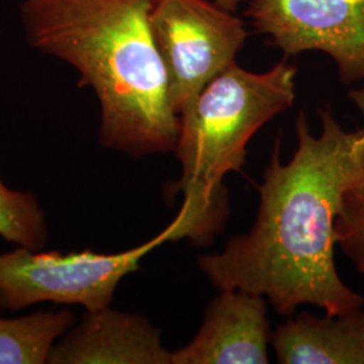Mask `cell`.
<instances>
[{
  "label": "cell",
  "instance_id": "obj_1",
  "mask_svg": "<svg viewBox=\"0 0 364 364\" xmlns=\"http://www.w3.org/2000/svg\"><path fill=\"white\" fill-rule=\"evenodd\" d=\"M318 117L321 132L313 135L306 115L299 112V144L289 162L281 161V142H275L247 234L231 237L218 254L197 258L213 287L263 296L282 316L299 305L338 314L364 304L335 263V223L343 196L364 174V123L344 130L328 105Z\"/></svg>",
  "mask_w": 364,
  "mask_h": 364
},
{
  "label": "cell",
  "instance_id": "obj_2",
  "mask_svg": "<svg viewBox=\"0 0 364 364\" xmlns=\"http://www.w3.org/2000/svg\"><path fill=\"white\" fill-rule=\"evenodd\" d=\"M154 0H23L31 48L73 66L95 92L99 142L127 156L174 153L180 117L150 26Z\"/></svg>",
  "mask_w": 364,
  "mask_h": 364
},
{
  "label": "cell",
  "instance_id": "obj_3",
  "mask_svg": "<svg viewBox=\"0 0 364 364\" xmlns=\"http://www.w3.org/2000/svg\"><path fill=\"white\" fill-rule=\"evenodd\" d=\"M297 68L281 61L255 73L234 64L200 91L180 117L174 154L181 177L166 186V197L182 195L177 242L208 245L230 215L223 180L240 171L247 144L272 119L296 100Z\"/></svg>",
  "mask_w": 364,
  "mask_h": 364
},
{
  "label": "cell",
  "instance_id": "obj_4",
  "mask_svg": "<svg viewBox=\"0 0 364 364\" xmlns=\"http://www.w3.org/2000/svg\"><path fill=\"white\" fill-rule=\"evenodd\" d=\"M177 218L153 239L117 254L91 250L61 254L19 247L0 255V309L21 311L38 302L80 305L88 312L109 308L120 281L166 242H177Z\"/></svg>",
  "mask_w": 364,
  "mask_h": 364
},
{
  "label": "cell",
  "instance_id": "obj_5",
  "mask_svg": "<svg viewBox=\"0 0 364 364\" xmlns=\"http://www.w3.org/2000/svg\"><path fill=\"white\" fill-rule=\"evenodd\" d=\"M150 26L177 115L228 66L248 37L245 22L209 0H154Z\"/></svg>",
  "mask_w": 364,
  "mask_h": 364
},
{
  "label": "cell",
  "instance_id": "obj_6",
  "mask_svg": "<svg viewBox=\"0 0 364 364\" xmlns=\"http://www.w3.org/2000/svg\"><path fill=\"white\" fill-rule=\"evenodd\" d=\"M246 15L287 57L326 53L344 84L364 87V0H252Z\"/></svg>",
  "mask_w": 364,
  "mask_h": 364
},
{
  "label": "cell",
  "instance_id": "obj_7",
  "mask_svg": "<svg viewBox=\"0 0 364 364\" xmlns=\"http://www.w3.org/2000/svg\"><path fill=\"white\" fill-rule=\"evenodd\" d=\"M267 302L246 290L220 289L195 338L171 352V364L269 363L273 332Z\"/></svg>",
  "mask_w": 364,
  "mask_h": 364
},
{
  "label": "cell",
  "instance_id": "obj_8",
  "mask_svg": "<svg viewBox=\"0 0 364 364\" xmlns=\"http://www.w3.org/2000/svg\"><path fill=\"white\" fill-rule=\"evenodd\" d=\"M50 364H171L159 329L142 314L105 308L84 314L49 355Z\"/></svg>",
  "mask_w": 364,
  "mask_h": 364
},
{
  "label": "cell",
  "instance_id": "obj_9",
  "mask_svg": "<svg viewBox=\"0 0 364 364\" xmlns=\"http://www.w3.org/2000/svg\"><path fill=\"white\" fill-rule=\"evenodd\" d=\"M272 346L281 364H364V311L299 313L274 331Z\"/></svg>",
  "mask_w": 364,
  "mask_h": 364
},
{
  "label": "cell",
  "instance_id": "obj_10",
  "mask_svg": "<svg viewBox=\"0 0 364 364\" xmlns=\"http://www.w3.org/2000/svg\"><path fill=\"white\" fill-rule=\"evenodd\" d=\"M73 323V313L68 309L0 317V364L48 363L54 344Z\"/></svg>",
  "mask_w": 364,
  "mask_h": 364
},
{
  "label": "cell",
  "instance_id": "obj_11",
  "mask_svg": "<svg viewBox=\"0 0 364 364\" xmlns=\"http://www.w3.org/2000/svg\"><path fill=\"white\" fill-rule=\"evenodd\" d=\"M0 236L19 247L41 250L48 240L45 213L36 196L7 188L0 180Z\"/></svg>",
  "mask_w": 364,
  "mask_h": 364
},
{
  "label": "cell",
  "instance_id": "obj_12",
  "mask_svg": "<svg viewBox=\"0 0 364 364\" xmlns=\"http://www.w3.org/2000/svg\"><path fill=\"white\" fill-rule=\"evenodd\" d=\"M364 122V87L348 93ZM335 242L356 272L364 275V174L343 196L335 223Z\"/></svg>",
  "mask_w": 364,
  "mask_h": 364
},
{
  "label": "cell",
  "instance_id": "obj_13",
  "mask_svg": "<svg viewBox=\"0 0 364 364\" xmlns=\"http://www.w3.org/2000/svg\"><path fill=\"white\" fill-rule=\"evenodd\" d=\"M215 1H216L219 6H221L223 9L235 13V11L237 10V7H239L245 0H215Z\"/></svg>",
  "mask_w": 364,
  "mask_h": 364
}]
</instances>
